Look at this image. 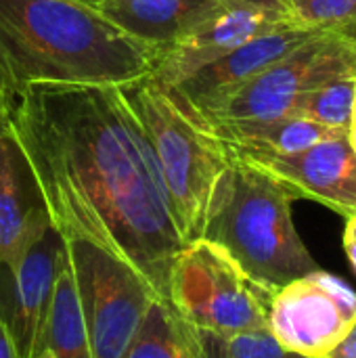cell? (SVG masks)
Segmentation results:
<instances>
[{
  "label": "cell",
  "mask_w": 356,
  "mask_h": 358,
  "mask_svg": "<svg viewBox=\"0 0 356 358\" xmlns=\"http://www.w3.org/2000/svg\"><path fill=\"white\" fill-rule=\"evenodd\" d=\"M0 128L15 141L50 227L120 256L164 300L185 239L122 88L29 86L2 103Z\"/></svg>",
  "instance_id": "obj_1"
},
{
  "label": "cell",
  "mask_w": 356,
  "mask_h": 358,
  "mask_svg": "<svg viewBox=\"0 0 356 358\" xmlns=\"http://www.w3.org/2000/svg\"><path fill=\"white\" fill-rule=\"evenodd\" d=\"M159 55L80 0H0V107L38 84L126 86Z\"/></svg>",
  "instance_id": "obj_2"
},
{
  "label": "cell",
  "mask_w": 356,
  "mask_h": 358,
  "mask_svg": "<svg viewBox=\"0 0 356 358\" xmlns=\"http://www.w3.org/2000/svg\"><path fill=\"white\" fill-rule=\"evenodd\" d=\"M292 201L269 172L231 153L201 237L218 243L254 283L275 294L321 268L296 231Z\"/></svg>",
  "instance_id": "obj_3"
},
{
  "label": "cell",
  "mask_w": 356,
  "mask_h": 358,
  "mask_svg": "<svg viewBox=\"0 0 356 358\" xmlns=\"http://www.w3.org/2000/svg\"><path fill=\"white\" fill-rule=\"evenodd\" d=\"M120 88L151 145L185 243L199 239L231 164L229 147L149 76Z\"/></svg>",
  "instance_id": "obj_4"
},
{
  "label": "cell",
  "mask_w": 356,
  "mask_h": 358,
  "mask_svg": "<svg viewBox=\"0 0 356 358\" xmlns=\"http://www.w3.org/2000/svg\"><path fill=\"white\" fill-rule=\"evenodd\" d=\"M271 296L218 243L199 237L174 256L164 300L195 329L237 334L269 331Z\"/></svg>",
  "instance_id": "obj_5"
},
{
  "label": "cell",
  "mask_w": 356,
  "mask_h": 358,
  "mask_svg": "<svg viewBox=\"0 0 356 358\" xmlns=\"http://www.w3.org/2000/svg\"><path fill=\"white\" fill-rule=\"evenodd\" d=\"M71 264L94 358H122L157 292L120 256L86 239L61 237Z\"/></svg>",
  "instance_id": "obj_6"
},
{
  "label": "cell",
  "mask_w": 356,
  "mask_h": 358,
  "mask_svg": "<svg viewBox=\"0 0 356 358\" xmlns=\"http://www.w3.org/2000/svg\"><path fill=\"white\" fill-rule=\"evenodd\" d=\"M346 78H356V40L319 31L225 96L201 124L287 115L302 92Z\"/></svg>",
  "instance_id": "obj_7"
},
{
  "label": "cell",
  "mask_w": 356,
  "mask_h": 358,
  "mask_svg": "<svg viewBox=\"0 0 356 358\" xmlns=\"http://www.w3.org/2000/svg\"><path fill=\"white\" fill-rule=\"evenodd\" d=\"M356 323V292L317 268L279 287L269 302V331L281 348L325 358Z\"/></svg>",
  "instance_id": "obj_8"
},
{
  "label": "cell",
  "mask_w": 356,
  "mask_h": 358,
  "mask_svg": "<svg viewBox=\"0 0 356 358\" xmlns=\"http://www.w3.org/2000/svg\"><path fill=\"white\" fill-rule=\"evenodd\" d=\"M231 153L269 172L292 199H311L338 214H356V151L350 132L315 143L296 153Z\"/></svg>",
  "instance_id": "obj_9"
},
{
  "label": "cell",
  "mask_w": 356,
  "mask_h": 358,
  "mask_svg": "<svg viewBox=\"0 0 356 358\" xmlns=\"http://www.w3.org/2000/svg\"><path fill=\"white\" fill-rule=\"evenodd\" d=\"M319 31L321 29L294 23L262 34L233 48L220 59L204 65L201 69H197L176 86L162 88V90H166L183 111H187L193 120L201 124V120L225 96H229L233 90H237L241 84H245L260 71H264L269 65L277 63L279 59L296 50L300 44H304Z\"/></svg>",
  "instance_id": "obj_10"
},
{
  "label": "cell",
  "mask_w": 356,
  "mask_h": 358,
  "mask_svg": "<svg viewBox=\"0 0 356 358\" xmlns=\"http://www.w3.org/2000/svg\"><path fill=\"white\" fill-rule=\"evenodd\" d=\"M61 250L63 239L50 227L17 266H0V317L10 331L19 358H36L40 352Z\"/></svg>",
  "instance_id": "obj_11"
},
{
  "label": "cell",
  "mask_w": 356,
  "mask_h": 358,
  "mask_svg": "<svg viewBox=\"0 0 356 358\" xmlns=\"http://www.w3.org/2000/svg\"><path fill=\"white\" fill-rule=\"evenodd\" d=\"M298 23L290 15L258 10L250 6H227L214 19L162 50L159 61L149 76L159 88H172L204 65L220 59L233 48L262 34Z\"/></svg>",
  "instance_id": "obj_12"
},
{
  "label": "cell",
  "mask_w": 356,
  "mask_h": 358,
  "mask_svg": "<svg viewBox=\"0 0 356 358\" xmlns=\"http://www.w3.org/2000/svg\"><path fill=\"white\" fill-rule=\"evenodd\" d=\"M50 229L27 166L4 128H0V266L13 268Z\"/></svg>",
  "instance_id": "obj_13"
},
{
  "label": "cell",
  "mask_w": 356,
  "mask_h": 358,
  "mask_svg": "<svg viewBox=\"0 0 356 358\" xmlns=\"http://www.w3.org/2000/svg\"><path fill=\"white\" fill-rule=\"evenodd\" d=\"M227 6L220 0H103L92 8L130 38L164 50Z\"/></svg>",
  "instance_id": "obj_14"
},
{
  "label": "cell",
  "mask_w": 356,
  "mask_h": 358,
  "mask_svg": "<svg viewBox=\"0 0 356 358\" xmlns=\"http://www.w3.org/2000/svg\"><path fill=\"white\" fill-rule=\"evenodd\" d=\"M208 128L233 151L258 153H296L315 143L348 134L344 128H325L302 117H248L216 120Z\"/></svg>",
  "instance_id": "obj_15"
},
{
  "label": "cell",
  "mask_w": 356,
  "mask_h": 358,
  "mask_svg": "<svg viewBox=\"0 0 356 358\" xmlns=\"http://www.w3.org/2000/svg\"><path fill=\"white\" fill-rule=\"evenodd\" d=\"M42 348H48L55 358H94L76 277L67 260L65 245L59 256L52 296L42 327L40 350Z\"/></svg>",
  "instance_id": "obj_16"
},
{
  "label": "cell",
  "mask_w": 356,
  "mask_h": 358,
  "mask_svg": "<svg viewBox=\"0 0 356 358\" xmlns=\"http://www.w3.org/2000/svg\"><path fill=\"white\" fill-rule=\"evenodd\" d=\"M122 358H206L197 331L166 300L149 306Z\"/></svg>",
  "instance_id": "obj_17"
},
{
  "label": "cell",
  "mask_w": 356,
  "mask_h": 358,
  "mask_svg": "<svg viewBox=\"0 0 356 358\" xmlns=\"http://www.w3.org/2000/svg\"><path fill=\"white\" fill-rule=\"evenodd\" d=\"M356 84L355 78L323 84L302 92L290 107V117H302L325 128H353Z\"/></svg>",
  "instance_id": "obj_18"
},
{
  "label": "cell",
  "mask_w": 356,
  "mask_h": 358,
  "mask_svg": "<svg viewBox=\"0 0 356 358\" xmlns=\"http://www.w3.org/2000/svg\"><path fill=\"white\" fill-rule=\"evenodd\" d=\"M206 358H302L277 344L271 331L214 334L195 329Z\"/></svg>",
  "instance_id": "obj_19"
},
{
  "label": "cell",
  "mask_w": 356,
  "mask_h": 358,
  "mask_svg": "<svg viewBox=\"0 0 356 358\" xmlns=\"http://www.w3.org/2000/svg\"><path fill=\"white\" fill-rule=\"evenodd\" d=\"M296 21L356 40V0H290Z\"/></svg>",
  "instance_id": "obj_20"
},
{
  "label": "cell",
  "mask_w": 356,
  "mask_h": 358,
  "mask_svg": "<svg viewBox=\"0 0 356 358\" xmlns=\"http://www.w3.org/2000/svg\"><path fill=\"white\" fill-rule=\"evenodd\" d=\"M220 2H225L229 6H250V8H258V10H269V13L294 17L290 0H220Z\"/></svg>",
  "instance_id": "obj_21"
},
{
  "label": "cell",
  "mask_w": 356,
  "mask_h": 358,
  "mask_svg": "<svg viewBox=\"0 0 356 358\" xmlns=\"http://www.w3.org/2000/svg\"><path fill=\"white\" fill-rule=\"evenodd\" d=\"M344 252L348 256V262L350 266L355 268L356 273V214L353 216H346V227H344Z\"/></svg>",
  "instance_id": "obj_22"
},
{
  "label": "cell",
  "mask_w": 356,
  "mask_h": 358,
  "mask_svg": "<svg viewBox=\"0 0 356 358\" xmlns=\"http://www.w3.org/2000/svg\"><path fill=\"white\" fill-rule=\"evenodd\" d=\"M325 358H356V323Z\"/></svg>",
  "instance_id": "obj_23"
},
{
  "label": "cell",
  "mask_w": 356,
  "mask_h": 358,
  "mask_svg": "<svg viewBox=\"0 0 356 358\" xmlns=\"http://www.w3.org/2000/svg\"><path fill=\"white\" fill-rule=\"evenodd\" d=\"M0 358H19L15 342L10 338V331H8L6 323L2 321V317H0Z\"/></svg>",
  "instance_id": "obj_24"
},
{
  "label": "cell",
  "mask_w": 356,
  "mask_h": 358,
  "mask_svg": "<svg viewBox=\"0 0 356 358\" xmlns=\"http://www.w3.org/2000/svg\"><path fill=\"white\" fill-rule=\"evenodd\" d=\"M36 358H55V355H52V352H50L48 348H42V350L38 352V357H36Z\"/></svg>",
  "instance_id": "obj_25"
},
{
  "label": "cell",
  "mask_w": 356,
  "mask_h": 358,
  "mask_svg": "<svg viewBox=\"0 0 356 358\" xmlns=\"http://www.w3.org/2000/svg\"><path fill=\"white\" fill-rule=\"evenodd\" d=\"M350 143H353V147H355L356 151V126L355 128H350Z\"/></svg>",
  "instance_id": "obj_26"
},
{
  "label": "cell",
  "mask_w": 356,
  "mask_h": 358,
  "mask_svg": "<svg viewBox=\"0 0 356 358\" xmlns=\"http://www.w3.org/2000/svg\"><path fill=\"white\" fill-rule=\"evenodd\" d=\"M80 2H84V4H88V6H97V4H101L103 0H80Z\"/></svg>",
  "instance_id": "obj_27"
},
{
  "label": "cell",
  "mask_w": 356,
  "mask_h": 358,
  "mask_svg": "<svg viewBox=\"0 0 356 358\" xmlns=\"http://www.w3.org/2000/svg\"><path fill=\"white\" fill-rule=\"evenodd\" d=\"M355 84H356V78H355ZM356 126V94H355V109H353V128Z\"/></svg>",
  "instance_id": "obj_28"
}]
</instances>
